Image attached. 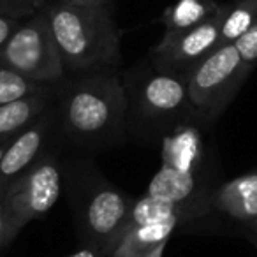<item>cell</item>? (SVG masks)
<instances>
[{
  "mask_svg": "<svg viewBox=\"0 0 257 257\" xmlns=\"http://www.w3.org/2000/svg\"><path fill=\"white\" fill-rule=\"evenodd\" d=\"M206 208L208 213H220L253 232L257 227V171L239 175L210 189Z\"/></svg>",
  "mask_w": 257,
  "mask_h": 257,
  "instance_id": "10",
  "label": "cell"
},
{
  "mask_svg": "<svg viewBox=\"0 0 257 257\" xmlns=\"http://www.w3.org/2000/svg\"><path fill=\"white\" fill-rule=\"evenodd\" d=\"M60 90L62 123L71 140L104 145L123 136L128 97L114 69L76 74Z\"/></svg>",
  "mask_w": 257,
  "mask_h": 257,
  "instance_id": "1",
  "label": "cell"
},
{
  "mask_svg": "<svg viewBox=\"0 0 257 257\" xmlns=\"http://www.w3.org/2000/svg\"><path fill=\"white\" fill-rule=\"evenodd\" d=\"M16 138V136H15ZM15 138H9V140H4V141H0V159H2V155H4V152H6V148L11 145V141L15 140Z\"/></svg>",
  "mask_w": 257,
  "mask_h": 257,
  "instance_id": "26",
  "label": "cell"
},
{
  "mask_svg": "<svg viewBox=\"0 0 257 257\" xmlns=\"http://www.w3.org/2000/svg\"><path fill=\"white\" fill-rule=\"evenodd\" d=\"M199 217L196 210L189 206H183V204H176V203H169V201H162L157 197L147 196L140 197V199H134L131 203L127 213V220H125L121 231L127 227H133V225H140V224H152V222H166V220H175V222H182L187 218H194ZM120 231V232H121ZM118 232V234H120Z\"/></svg>",
  "mask_w": 257,
  "mask_h": 257,
  "instance_id": "16",
  "label": "cell"
},
{
  "mask_svg": "<svg viewBox=\"0 0 257 257\" xmlns=\"http://www.w3.org/2000/svg\"><path fill=\"white\" fill-rule=\"evenodd\" d=\"M0 65L25 79L46 86L65 81V67L55 41L46 9L29 16L0 48Z\"/></svg>",
  "mask_w": 257,
  "mask_h": 257,
  "instance_id": "4",
  "label": "cell"
},
{
  "mask_svg": "<svg viewBox=\"0 0 257 257\" xmlns=\"http://www.w3.org/2000/svg\"><path fill=\"white\" fill-rule=\"evenodd\" d=\"M234 46L238 48L243 60L252 69L255 67L257 65V18H255V22H253V25L250 27L248 32L236 41Z\"/></svg>",
  "mask_w": 257,
  "mask_h": 257,
  "instance_id": "20",
  "label": "cell"
},
{
  "mask_svg": "<svg viewBox=\"0 0 257 257\" xmlns=\"http://www.w3.org/2000/svg\"><path fill=\"white\" fill-rule=\"evenodd\" d=\"M67 257H102V253H100V250L95 248V246H86V248L78 250V252L71 253V255H67Z\"/></svg>",
  "mask_w": 257,
  "mask_h": 257,
  "instance_id": "24",
  "label": "cell"
},
{
  "mask_svg": "<svg viewBox=\"0 0 257 257\" xmlns=\"http://www.w3.org/2000/svg\"><path fill=\"white\" fill-rule=\"evenodd\" d=\"M46 6V0H0V15L23 20Z\"/></svg>",
  "mask_w": 257,
  "mask_h": 257,
  "instance_id": "19",
  "label": "cell"
},
{
  "mask_svg": "<svg viewBox=\"0 0 257 257\" xmlns=\"http://www.w3.org/2000/svg\"><path fill=\"white\" fill-rule=\"evenodd\" d=\"M15 238L16 234L13 232L11 218H9V213L6 210L4 203L0 201V250L4 248V246H8Z\"/></svg>",
  "mask_w": 257,
  "mask_h": 257,
  "instance_id": "21",
  "label": "cell"
},
{
  "mask_svg": "<svg viewBox=\"0 0 257 257\" xmlns=\"http://www.w3.org/2000/svg\"><path fill=\"white\" fill-rule=\"evenodd\" d=\"M166 245H168V241L161 243V245L157 246V248H154L152 252H148L147 255L143 257H164V250H166Z\"/></svg>",
  "mask_w": 257,
  "mask_h": 257,
  "instance_id": "25",
  "label": "cell"
},
{
  "mask_svg": "<svg viewBox=\"0 0 257 257\" xmlns=\"http://www.w3.org/2000/svg\"><path fill=\"white\" fill-rule=\"evenodd\" d=\"M127 97L128 107H133L138 120L157 127L173 128L185 114L196 116L187 93V81L182 76L154 69V72L138 78L133 90L127 88Z\"/></svg>",
  "mask_w": 257,
  "mask_h": 257,
  "instance_id": "6",
  "label": "cell"
},
{
  "mask_svg": "<svg viewBox=\"0 0 257 257\" xmlns=\"http://www.w3.org/2000/svg\"><path fill=\"white\" fill-rule=\"evenodd\" d=\"M53 116L55 111L50 106L29 127L23 128L6 148L0 159V201L4 199L6 192L11 189L13 183L22 175H25L30 166L43 155V148L51 133Z\"/></svg>",
  "mask_w": 257,
  "mask_h": 257,
  "instance_id": "9",
  "label": "cell"
},
{
  "mask_svg": "<svg viewBox=\"0 0 257 257\" xmlns=\"http://www.w3.org/2000/svg\"><path fill=\"white\" fill-rule=\"evenodd\" d=\"M253 234H255V241H257V227H255V231H253Z\"/></svg>",
  "mask_w": 257,
  "mask_h": 257,
  "instance_id": "27",
  "label": "cell"
},
{
  "mask_svg": "<svg viewBox=\"0 0 257 257\" xmlns=\"http://www.w3.org/2000/svg\"><path fill=\"white\" fill-rule=\"evenodd\" d=\"M253 69L234 44H224L203 58L187 74V93L197 120L215 121L239 92Z\"/></svg>",
  "mask_w": 257,
  "mask_h": 257,
  "instance_id": "3",
  "label": "cell"
},
{
  "mask_svg": "<svg viewBox=\"0 0 257 257\" xmlns=\"http://www.w3.org/2000/svg\"><path fill=\"white\" fill-rule=\"evenodd\" d=\"M44 9L67 74L116 69L120 32L111 6L81 8L55 0Z\"/></svg>",
  "mask_w": 257,
  "mask_h": 257,
  "instance_id": "2",
  "label": "cell"
},
{
  "mask_svg": "<svg viewBox=\"0 0 257 257\" xmlns=\"http://www.w3.org/2000/svg\"><path fill=\"white\" fill-rule=\"evenodd\" d=\"M225 9H227V2H220L217 11L199 25L187 30L171 43L162 46L157 44L152 53L154 55L152 65L155 71L187 78L194 65H197L206 55L218 48V37H220Z\"/></svg>",
  "mask_w": 257,
  "mask_h": 257,
  "instance_id": "7",
  "label": "cell"
},
{
  "mask_svg": "<svg viewBox=\"0 0 257 257\" xmlns=\"http://www.w3.org/2000/svg\"><path fill=\"white\" fill-rule=\"evenodd\" d=\"M218 6H220L218 0H176L173 2L164 9L161 16V22L164 25V36L159 46L171 43L187 30L199 25L217 11Z\"/></svg>",
  "mask_w": 257,
  "mask_h": 257,
  "instance_id": "14",
  "label": "cell"
},
{
  "mask_svg": "<svg viewBox=\"0 0 257 257\" xmlns=\"http://www.w3.org/2000/svg\"><path fill=\"white\" fill-rule=\"evenodd\" d=\"M133 201L111 185H100L88 196L83 211L86 234L90 246L100 250L104 257L106 248L111 245L127 220L128 208Z\"/></svg>",
  "mask_w": 257,
  "mask_h": 257,
  "instance_id": "8",
  "label": "cell"
},
{
  "mask_svg": "<svg viewBox=\"0 0 257 257\" xmlns=\"http://www.w3.org/2000/svg\"><path fill=\"white\" fill-rule=\"evenodd\" d=\"M53 90L34 93L23 99L0 106V141L15 138L27 128L39 114H43L53 100Z\"/></svg>",
  "mask_w": 257,
  "mask_h": 257,
  "instance_id": "15",
  "label": "cell"
},
{
  "mask_svg": "<svg viewBox=\"0 0 257 257\" xmlns=\"http://www.w3.org/2000/svg\"><path fill=\"white\" fill-rule=\"evenodd\" d=\"M20 23H22V20L9 18V16H2V15H0V48L4 46L6 41L11 37V34L15 32L16 29H18Z\"/></svg>",
  "mask_w": 257,
  "mask_h": 257,
  "instance_id": "22",
  "label": "cell"
},
{
  "mask_svg": "<svg viewBox=\"0 0 257 257\" xmlns=\"http://www.w3.org/2000/svg\"><path fill=\"white\" fill-rule=\"evenodd\" d=\"M178 222H152L127 227L111 241L106 248L104 257H143L161 243L168 241L175 232Z\"/></svg>",
  "mask_w": 257,
  "mask_h": 257,
  "instance_id": "13",
  "label": "cell"
},
{
  "mask_svg": "<svg viewBox=\"0 0 257 257\" xmlns=\"http://www.w3.org/2000/svg\"><path fill=\"white\" fill-rule=\"evenodd\" d=\"M204 154L206 145L203 133L192 123H176L171 128V134H168L162 141V166L176 171L201 175Z\"/></svg>",
  "mask_w": 257,
  "mask_h": 257,
  "instance_id": "12",
  "label": "cell"
},
{
  "mask_svg": "<svg viewBox=\"0 0 257 257\" xmlns=\"http://www.w3.org/2000/svg\"><path fill=\"white\" fill-rule=\"evenodd\" d=\"M206 187L201 183V175L194 173H182L176 169L161 166L155 176L152 178L148 185L150 196L157 197L169 203L183 204L192 210H196L199 215L208 213L206 208Z\"/></svg>",
  "mask_w": 257,
  "mask_h": 257,
  "instance_id": "11",
  "label": "cell"
},
{
  "mask_svg": "<svg viewBox=\"0 0 257 257\" xmlns=\"http://www.w3.org/2000/svg\"><path fill=\"white\" fill-rule=\"evenodd\" d=\"M64 4L71 6H81V8H99V6H111L113 0H57Z\"/></svg>",
  "mask_w": 257,
  "mask_h": 257,
  "instance_id": "23",
  "label": "cell"
},
{
  "mask_svg": "<svg viewBox=\"0 0 257 257\" xmlns=\"http://www.w3.org/2000/svg\"><path fill=\"white\" fill-rule=\"evenodd\" d=\"M257 18V0H229L220 27L218 46L234 44L245 36Z\"/></svg>",
  "mask_w": 257,
  "mask_h": 257,
  "instance_id": "17",
  "label": "cell"
},
{
  "mask_svg": "<svg viewBox=\"0 0 257 257\" xmlns=\"http://www.w3.org/2000/svg\"><path fill=\"white\" fill-rule=\"evenodd\" d=\"M51 88H55V86L34 83L30 79H25L23 76H20L18 72L0 65V106L13 102V100L23 99V97L34 95V93L46 92V90Z\"/></svg>",
  "mask_w": 257,
  "mask_h": 257,
  "instance_id": "18",
  "label": "cell"
},
{
  "mask_svg": "<svg viewBox=\"0 0 257 257\" xmlns=\"http://www.w3.org/2000/svg\"><path fill=\"white\" fill-rule=\"evenodd\" d=\"M60 192V166L53 155L43 154L25 175L13 183L2 199L11 218L13 232L18 236L29 222L44 217L55 206Z\"/></svg>",
  "mask_w": 257,
  "mask_h": 257,
  "instance_id": "5",
  "label": "cell"
}]
</instances>
